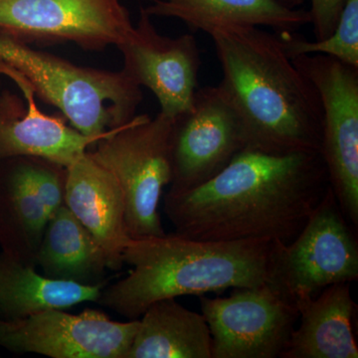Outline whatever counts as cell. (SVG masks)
<instances>
[{
    "label": "cell",
    "mask_w": 358,
    "mask_h": 358,
    "mask_svg": "<svg viewBox=\"0 0 358 358\" xmlns=\"http://www.w3.org/2000/svg\"><path fill=\"white\" fill-rule=\"evenodd\" d=\"M320 152L268 154L245 148L203 185L164 195L176 234L201 241L288 244L329 189Z\"/></svg>",
    "instance_id": "cell-1"
},
{
    "label": "cell",
    "mask_w": 358,
    "mask_h": 358,
    "mask_svg": "<svg viewBox=\"0 0 358 358\" xmlns=\"http://www.w3.org/2000/svg\"><path fill=\"white\" fill-rule=\"evenodd\" d=\"M208 34L223 73L218 86L241 119L246 148L320 152L319 93L287 55L279 35L251 25L218 26Z\"/></svg>",
    "instance_id": "cell-2"
},
{
    "label": "cell",
    "mask_w": 358,
    "mask_h": 358,
    "mask_svg": "<svg viewBox=\"0 0 358 358\" xmlns=\"http://www.w3.org/2000/svg\"><path fill=\"white\" fill-rule=\"evenodd\" d=\"M275 242L266 240L201 241L176 234L131 238L124 279L102 289L98 303L129 320L150 305L186 294L203 296L225 289L267 284Z\"/></svg>",
    "instance_id": "cell-3"
},
{
    "label": "cell",
    "mask_w": 358,
    "mask_h": 358,
    "mask_svg": "<svg viewBox=\"0 0 358 358\" xmlns=\"http://www.w3.org/2000/svg\"><path fill=\"white\" fill-rule=\"evenodd\" d=\"M0 60L22 74L35 96L60 110L78 131L105 136L128 124L143 101L124 71L83 67L29 45L0 36Z\"/></svg>",
    "instance_id": "cell-4"
},
{
    "label": "cell",
    "mask_w": 358,
    "mask_h": 358,
    "mask_svg": "<svg viewBox=\"0 0 358 358\" xmlns=\"http://www.w3.org/2000/svg\"><path fill=\"white\" fill-rule=\"evenodd\" d=\"M173 117L136 115L88 150L117 179L131 238L166 234L159 206L173 179Z\"/></svg>",
    "instance_id": "cell-5"
},
{
    "label": "cell",
    "mask_w": 358,
    "mask_h": 358,
    "mask_svg": "<svg viewBox=\"0 0 358 358\" xmlns=\"http://www.w3.org/2000/svg\"><path fill=\"white\" fill-rule=\"evenodd\" d=\"M357 279V240L329 186L293 241L275 242L267 285L296 303Z\"/></svg>",
    "instance_id": "cell-6"
},
{
    "label": "cell",
    "mask_w": 358,
    "mask_h": 358,
    "mask_svg": "<svg viewBox=\"0 0 358 358\" xmlns=\"http://www.w3.org/2000/svg\"><path fill=\"white\" fill-rule=\"evenodd\" d=\"M133 28L121 0H0V36L32 47L73 43L103 51Z\"/></svg>",
    "instance_id": "cell-7"
},
{
    "label": "cell",
    "mask_w": 358,
    "mask_h": 358,
    "mask_svg": "<svg viewBox=\"0 0 358 358\" xmlns=\"http://www.w3.org/2000/svg\"><path fill=\"white\" fill-rule=\"evenodd\" d=\"M313 84L322 108L320 155L346 219L358 226V68L322 54L292 59Z\"/></svg>",
    "instance_id": "cell-8"
},
{
    "label": "cell",
    "mask_w": 358,
    "mask_h": 358,
    "mask_svg": "<svg viewBox=\"0 0 358 358\" xmlns=\"http://www.w3.org/2000/svg\"><path fill=\"white\" fill-rule=\"evenodd\" d=\"M212 358L281 357L299 320L296 303L271 288L235 289L226 298L202 296Z\"/></svg>",
    "instance_id": "cell-9"
},
{
    "label": "cell",
    "mask_w": 358,
    "mask_h": 358,
    "mask_svg": "<svg viewBox=\"0 0 358 358\" xmlns=\"http://www.w3.org/2000/svg\"><path fill=\"white\" fill-rule=\"evenodd\" d=\"M138 320L115 322L100 310L72 315L43 310L22 320H0V346L51 358H127Z\"/></svg>",
    "instance_id": "cell-10"
},
{
    "label": "cell",
    "mask_w": 358,
    "mask_h": 358,
    "mask_svg": "<svg viewBox=\"0 0 358 358\" xmlns=\"http://www.w3.org/2000/svg\"><path fill=\"white\" fill-rule=\"evenodd\" d=\"M246 148L243 124L220 87L199 89L192 108L174 120L171 192H185L217 176Z\"/></svg>",
    "instance_id": "cell-11"
},
{
    "label": "cell",
    "mask_w": 358,
    "mask_h": 358,
    "mask_svg": "<svg viewBox=\"0 0 358 358\" xmlns=\"http://www.w3.org/2000/svg\"><path fill=\"white\" fill-rule=\"evenodd\" d=\"M117 47L124 58L122 70L154 94L159 113L176 119L192 109L201 66L193 35L171 38L160 34L141 7L138 23Z\"/></svg>",
    "instance_id": "cell-12"
},
{
    "label": "cell",
    "mask_w": 358,
    "mask_h": 358,
    "mask_svg": "<svg viewBox=\"0 0 358 358\" xmlns=\"http://www.w3.org/2000/svg\"><path fill=\"white\" fill-rule=\"evenodd\" d=\"M0 75L10 78L22 93L0 89V160L34 157L67 167L114 129L105 136H85L68 126L63 115L40 110L31 85L2 60Z\"/></svg>",
    "instance_id": "cell-13"
},
{
    "label": "cell",
    "mask_w": 358,
    "mask_h": 358,
    "mask_svg": "<svg viewBox=\"0 0 358 358\" xmlns=\"http://www.w3.org/2000/svg\"><path fill=\"white\" fill-rule=\"evenodd\" d=\"M66 169V206L102 246L110 270H121L131 237L117 179L88 150Z\"/></svg>",
    "instance_id": "cell-14"
},
{
    "label": "cell",
    "mask_w": 358,
    "mask_h": 358,
    "mask_svg": "<svg viewBox=\"0 0 358 358\" xmlns=\"http://www.w3.org/2000/svg\"><path fill=\"white\" fill-rule=\"evenodd\" d=\"M300 326L294 327L281 358H357L353 317L357 305L350 282L296 301Z\"/></svg>",
    "instance_id": "cell-15"
},
{
    "label": "cell",
    "mask_w": 358,
    "mask_h": 358,
    "mask_svg": "<svg viewBox=\"0 0 358 358\" xmlns=\"http://www.w3.org/2000/svg\"><path fill=\"white\" fill-rule=\"evenodd\" d=\"M34 157L0 160V249L36 268V257L49 216L35 188Z\"/></svg>",
    "instance_id": "cell-16"
},
{
    "label": "cell",
    "mask_w": 358,
    "mask_h": 358,
    "mask_svg": "<svg viewBox=\"0 0 358 358\" xmlns=\"http://www.w3.org/2000/svg\"><path fill=\"white\" fill-rule=\"evenodd\" d=\"M143 7L150 17L176 18L192 31H204L222 25L268 27L278 34L298 31L310 24V13L291 8L279 0H150Z\"/></svg>",
    "instance_id": "cell-17"
},
{
    "label": "cell",
    "mask_w": 358,
    "mask_h": 358,
    "mask_svg": "<svg viewBox=\"0 0 358 358\" xmlns=\"http://www.w3.org/2000/svg\"><path fill=\"white\" fill-rule=\"evenodd\" d=\"M36 266L51 279L81 285L102 284L109 268L102 246L65 204L47 221Z\"/></svg>",
    "instance_id": "cell-18"
},
{
    "label": "cell",
    "mask_w": 358,
    "mask_h": 358,
    "mask_svg": "<svg viewBox=\"0 0 358 358\" xmlns=\"http://www.w3.org/2000/svg\"><path fill=\"white\" fill-rule=\"evenodd\" d=\"M141 317L127 358H212L210 331L202 313L164 299Z\"/></svg>",
    "instance_id": "cell-19"
},
{
    "label": "cell",
    "mask_w": 358,
    "mask_h": 358,
    "mask_svg": "<svg viewBox=\"0 0 358 358\" xmlns=\"http://www.w3.org/2000/svg\"><path fill=\"white\" fill-rule=\"evenodd\" d=\"M103 287V282L81 285L51 279L0 251V320H22L52 308L98 303Z\"/></svg>",
    "instance_id": "cell-20"
},
{
    "label": "cell",
    "mask_w": 358,
    "mask_h": 358,
    "mask_svg": "<svg viewBox=\"0 0 358 358\" xmlns=\"http://www.w3.org/2000/svg\"><path fill=\"white\" fill-rule=\"evenodd\" d=\"M278 35L291 59L308 54H322L358 68V0H346L336 29L326 39L308 41L296 32Z\"/></svg>",
    "instance_id": "cell-21"
},
{
    "label": "cell",
    "mask_w": 358,
    "mask_h": 358,
    "mask_svg": "<svg viewBox=\"0 0 358 358\" xmlns=\"http://www.w3.org/2000/svg\"><path fill=\"white\" fill-rule=\"evenodd\" d=\"M346 0H310V24L315 40L333 34Z\"/></svg>",
    "instance_id": "cell-22"
},
{
    "label": "cell",
    "mask_w": 358,
    "mask_h": 358,
    "mask_svg": "<svg viewBox=\"0 0 358 358\" xmlns=\"http://www.w3.org/2000/svg\"><path fill=\"white\" fill-rule=\"evenodd\" d=\"M279 1L291 8H299L305 2V0H279Z\"/></svg>",
    "instance_id": "cell-23"
}]
</instances>
